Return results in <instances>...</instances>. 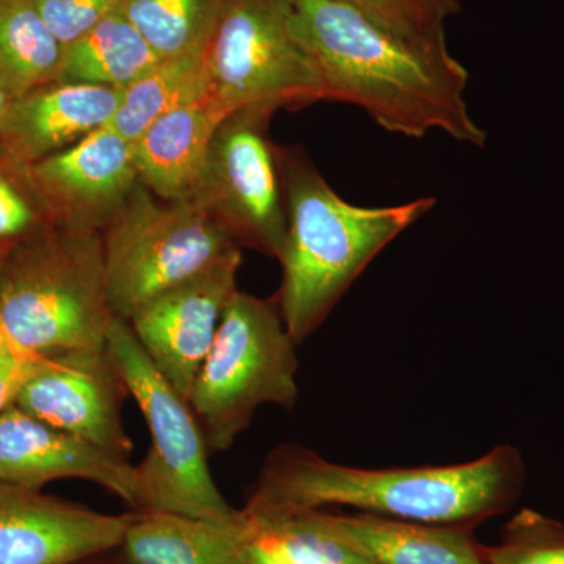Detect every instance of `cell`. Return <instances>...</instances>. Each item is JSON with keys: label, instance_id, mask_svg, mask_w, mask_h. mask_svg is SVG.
<instances>
[{"label": "cell", "instance_id": "obj_1", "mask_svg": "<svg viewBox=\"0 0 564 564\" xmlns=\"http://www.w3.org/2000/svg\"><path fill=\"white\" fill-rule=\"evenodd\" d=\"M292 28L318 70L323 101L361 107L388 132L441 131L485 147L464 98L469 73L447 46L404 39L340 0H292Z\"/></svg>", "mask_w": 564, "mask_h": 564}, {"label": "cell", "instance_id": "obj_2", "mask_svg": "<svg viewBox=\"0 0 564 564\" xmlns=\"http://www.w3.org/2000/svg\"><path fill=\"white\" fill-rule=\"evenodd\" d=\"M524 477V462L511 445L451 466L362 469L285 444L267 456L245 508L306 511L343 505L403 521L470 527L513 502Z\"/></svg>", "mask_w": 564, "mask_h": 564}, {"label": "cell", "instance_id": "obj_3", "mask_svg": "<svg viewBox=\"0 0 564 564\" xmlns=\"http://www.w3.org/2000/svg\"><path fill=\"white\" fill-rule=\"evenodd\" d=\"M288 236L278 261L282 321L302 344L373 261L375 256L436 206L434 198L386 207L345 202L300 150L280 148Z\"/></svg>", "mask_w": 564, "mask_h": 564}, {"label": "cell", "instance_id": "obj_4", "mask_svg": "<svg viewBox=\"0 0 564 564\" xmlns=\"http://www.w3.org/2000/svg\"><path fill=\"white\" fill-rule=\"evenodd\" d=\"M0 311L29 356L102 348L115 315L102 232L47 226L11 247L0 267Z\"/></svg>", "mask_w": 564, "mask_h": 564}, {"label": "cell", "instance_id": "obj_5", "mask_svg": "<svg viewBox=\"0 0 564 564\" xmlns=\"http://www.w3.org/2000/svg\"><path fill=\"white\" fill-rule=\"evenodd\" d=\"M296 345L278 302L234 293L188 397L210 451H229L263 404L296 403Z\"/></svg>", "mask_w": 564, "mask_h": 564}, {"label": "cell", "instance_id": "obj_6", "mask_svg": "<svg viewBox=\"0 0 564 564\" xmlns=\"http://www.w3.org/2000/svg\"><path fill=\"white\" fill-rule=\"evenodd\" d=\"M107 350L150 429V451L137 466L143 511L236 521L240 510L228 503L210 473L202 423L188 400L148 358L129 322L115 317Z\"/></svg>", "mask_w": 564, "mask_h": 564}, {"label": "cell", "instance_id": "obj_7", "mask_svg": "<svg viewBox=\"0 0 564 564\" xmlns=\"http://www.w3.org/2000/svg\"><path fill=\"white\" fill-rule=\"evenodd\" d=\"M102 239L111 310L126 322L159 293L242 248L195 199L165 202L140 181Z\"/></svg>", "mask_w": 564, "mask_h": 564}, {"label": "cell", "instance_id": "obj_8", "mask_svg": "<svg viewBox=\"0 0 564 564\" xmlns=\"http://www.w3.org/2000/svg\"><path fill=\"white\" fill-rule=\"evenodd\" d=\"M210 93L228 113L323 101L313 58L292 28V0H229L209 44Z\"/></svg>", "mask_w": 564, "mask_h": 564}, {"label": "cell", "instance_id": "obj_9", "mask_svg": "<svg viewBox=\"0 0 564 564\" xmlns=\"http://www.w3.org/2000/svg\"><path fill=\"white\" fill-rule=\"evenodd\" d=\"M274 113L269 107H247L221 121L192 199L240 247L280 259L288 236V206L280 147L269 133Z\"/></svg>", "mask_w": 564, "mask_h": 564}, {"label": "cell", "instance_id": "obj_10", "mask_svg": "<svg viewBox=\"0 0 564 564\" xmlns=\"http://www.w3.org/2000/svg\"><path fill=\"white\" fill-rule=\"evenodd\" d=\"M242 261V248H234L209 269L159 293L129 321L148 358L184 399L191 397L223 313L239 291Z\"/></svg>", "mask_w": 564, "mask_h": 564}, {"label": "cell", "instance_id": "obj_11", "mask_svg": "<svg viewBox=\"0 0 564 564\" xmlns=\"http://www.w3.org/2000/svg\"><path fill=\"white\" fill-rule=\"evenodd\" d=\"M128 395L106 345L43 356L14 404L47 425L129 459L132 441L121 419Z\"/></svg>", "mask_w": 564, "mask_h": 564}, {"label": "cell", "instance_id": "obj_12", "mask_svg": "<svg viewBox=\"0 0 564 564\" xmlns=\"http://www.w3.org/2000/svg\"><path fill=\"white\" fill-rule=\"evenodd\" d=\"M28 172L52 226L77 232H104L139 182L132 141L107 126Z\"/></svg>", "mask_w": 564, "mask_h": 564}, {"label": "cell", "instance_id": "obj_13", "mask_svg": "<svg viewBox=\"0 0 564 564\" xmlns=\"http://www.w3.org/2000/svg\"><path fill=\"white\" fill-rule=\"evenodd\" d=\"M131 519L0 481V564H79L118 551Z\"/></svg>", "mask_w": 564, "mask_h": 564}, {"label": "cell", "instance_id": "obj_14", "mask_svg": "<svg viewBox=\"0 0 564 564\" xmlns=\"http://www.w3.org/2000/svg\"><path fill=\"white\" fill-rule=\"evenodd\" d=\"M63 478L102 486L133 511H143L139 469L129 459L47 425L17 404L0 413V481L40 491Z\"/></svg>", "mask_w": 564, "mask_h": 564}, {"label": "cell", "instance_id": "obj_15", "mask_svg": "<svg viewBox=\"0 0 564 564\" xmlns=\"http://www.w3.org/2000/svg\"><path fill=\"white\" fill-rule=\"evenodd\" d=\"M122 90L51 82L13 99L0 128V159L31 166L106 128Z\"/></svg>", "mask_w": 564, "mask_h": 564}, {"label": "cell", "instance_id": "obj_16", "mask_svg": "<svg viewBox=\"0 0 564 564\" xmlns=\"http://www.w3.org/2000/svg\"><path fill=\"white\" fill-rule=\"evenodd\" d=\"M228 115L209 93L152 122L132 141L141 184L165 202L192 199L206 172L212 140Z\"/></svg>", "mask_w": 564, "mask_h": 564}, {"label": "cell", "instance_id": "obj_17", "mask_svg": "<svg viewBox=\"0 0 564 564\" xmlns=\"http://www.w3.org/2000/svg\"><path fill=\"white\" fill-rule=\"evenodd\" d=\"M326 527L372 564H486L469 527L423 524L377 514H332Z\"/></svg>", "mask_w": 564, "mask_h": 564}, {"label": "cell", "instance_id": "obj_18", "mask_svg": "<svg viewBox=\"0 0 564 564\" xmlns=\"http://www.w3.org/2000/svg\"><path fill=\"white\" fill-rule=\"evenodd\" d=\"M234 564H372L323 522L321 510H240Z\"/></svg>", "mask_w": 564, "mask_h": 564}, {"label": "cell", "instance_id": "obj_19", "mask_svg": "<svg viewBox=\"0 0 564 564\" xmlns=\"http://www.w3.org/2000/svg\"><path fill=\"white\" fill-rule=\"evenodd\" d=\"M242 513L232 522L133 511L118 551L126 564H234Z\"/></svg>", "mask_w": 564, "mask_h": 564}, {"label": "cell", "instance_id": "obj_20", "mask_svg": "<svg viewBox=\"0 0 564 564\" xmlns=\"http://www.w3.org/2000/svg\"><path fill=\"white\" fill-rule=\"evenodd\" d=\"M139 29L115 10L63 50L57 80L126 90L159 61Z\"/></svg>", "mask_w": 564, "mask_h": 564}, {"label": "cell", "instance_id": "obj_21", "mask_svg": "<svg viewBox=\"0 0 564 564\" xmlns=\"http://www.w3.org/2000/svg\"><path fill=\"white\" fill-rule=\"evenodd\" d=\"M209 44L162 57L122 90L120 107L107 128L133 141L163 115L209 95Z\"/></svg>", "mask_w": 564, "mask_h": 564}, {"label": "cell", "instance_id": "obj_22", "mask_svg": "<svg viewBox=\"0 0 564 564\" xmlns=\"http://www.w3.org/2000/svg\"><path fill=\"white\" fill-rule=\"evenodd\" d=\"M63 50L35 0H0V84L11 98L57 80Z\"/></svg>", "mask_w": 564, "mask_h": 564}, {"label": "cell", "instance_id": "obj_23", "mask_svg": "<svg viewBox=\"0 0 564 564\" xmlns=\"http://www.w3.org/2000/svg\"><path fill=\"white\" fill-rule=\"evenodd\" d=\"M229 0H124L121 11L161 57L207 46Z\"/></svg>", "mask_w": 564, "mask_h": 564}, {"label": "cell", "instance_id": "obj_24", "mask_svg": "<svg viewBox=\"0 0 564 564\" xmlns=\"http://www.w3.org/2000/svg\"><path fill=\"white\" fill-rule=\"evenodd\" d=\"M486 564H564V529L532 510L521 511L505 530L503 543L484 547Z\"/></svg>", "mask_w": 564, "mask_h": 564}, {"label": "cell", "instance_id": "obj_25", "mask_svg": "<svg viewBox=\"0 0 564 564\" xmlns=\"http://www.w3.org/2000/svg\"><path fill=\"white\" fill-rule=\"evenodd\" d=\"M51 225L28 166L0 159V248L10 250Z\"/></svg>", "mask_w": 564, "mask_h": 564}, {"label": "cell", "instance_id": "obj_26", "mask_svg": "<svg viewBox=\"0 0 564 564\" xmlns=\"http://www.w3.org/2000/svg\"><path fill=\"white\" fill-rule=\"evenodd\" d=\"M47 28L63 46L120 9L124 0H35Z\"/></svg>", "mask_w": 564, "mask_h": 564}, {"label": "cell", "instance_id": "obj_27", "mask_svg": "<svg viewBox=\"0 0 564 564\" xmlns=\"http://www.w3.org/2000/svg\"><path fill=\"white\" fill-rule=\"evenodd\" d=\"M350 3L388 25L393 32L400 33L404 39L426 46H447L444 28L434 25L423 17L422 11L411 0H340Z\"/></svg>", "mask_w": 564, "mask_h": 564}, {"label": "cell", "instance_id": "obj_28", "mask_svg": "<svg viewBox=\"0 0 564 564\" xmlns=\"http://www.w3.org/2000/svg\"><path fill=\"white\" fill-rule=\"evenodd\" d=\"M43 356L0 358V413L17 403L21 389L39 370Z\"/></svg>", "mask_w": 564, "mask_h": 564}, {"label": "cell", "instance_id": "obj_29", "mask_svg": "<svg viewBox=\"0 0 564 564\" xmlns=\"http://www.w3.org/2000/svg\"><path fill=\"white\" fill-rule=\"evenodd\" d=\"M423 17L434 25L444 28L447 18L454 17L462 10V0H411Z\"/></svg>", "mask_w": 564, "mask_h": 564}, {"label": "cell", "instance_id": "obj_30", "mask_svg": "<svg viewBox=\"0 0 564 564\" xmlns=\"http://www.w3.org/2000/svg\"><path fill=\"white\" fill-rule=\"evenodd\" d=\"M3 248H0V267H2L3 256L7 254ZM13 356H29L18 350L17 345L11 343L9 333H7L6 323H3L2 311H0V358H13Z\"/></svg>", "mask_w": 564, "mask_h": 564}, {"label": "cell", "instance_id": "obj_31", "mask_svg": "<svg viewBox=\"0 0 564 564\" xmlns=\"http://www.w3.org/2000/svg\"><path fill=\"white\" fill-rule=\"evenodd\" d=\"M11 102H13V98L9 91L3 88V85L0 84V128H2V122L6 120L7 111H9Z\"/></svg>", "mask_w": 564, "mask_h": 564}, {"label": "cell", "instance_id": "obj_32", "mask_svg": "<svg viewBox=\"0 0 564 564\" xmlns=\"http://www.w3.org/2000/svg\"><path fill=\"white\" fill-rule=\"evenodd\" d=\"M99 564H126V563H124V560L120 558V560H115V562H102Z\"/></svg>", "mask_w": 564, "mask_h": 564}]
</instances>
